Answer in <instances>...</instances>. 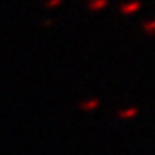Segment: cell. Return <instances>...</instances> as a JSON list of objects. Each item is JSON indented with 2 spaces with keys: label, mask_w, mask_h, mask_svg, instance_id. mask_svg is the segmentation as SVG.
<instances>
[{
  "label": "cell",
  "mask_w": 155,
  "mask_h": 155,
  "mask_svg": "<svg viewBox=\"0 0 155 155\" xmlns=\"http://www.w3.org/2000/svg\"><path fill=\"white\" fill-rule=\"evenodd\" d=\"M139 8H140V2H130V3H127V5H122L120 12L125 13V15H130V13H135Z\"/></svg>",
  "instance_id": "cell-1"
},
{
  "label": "cell",
  "mask_w": 155,
  "mask_h": 155,
  "mask_svg": "<svg viewBox=\"0 0 155 155\" xmlns=\"http://www.w3.org/2000/svg\"><path fill=\"white\" fill-rule=\"evenodd\" d=\"M106 5H107V0H91V2H89V8L94 10V12L102 10Z\"/></svg>",
  "instance_id": "cell-2"
},
{
  "label": "cell",
  "mask_w": 155,
  "mask_h": 155,
  "mask_svg": "<svg viewBox=\"0 0 155 155\" xmlns=\"http://www.w3.org/2000/svg\"><path fill=\"white\" fill-rule=\"evenodd\" d=\"M143 30L149 33V35H155V20L153 21H147V23L143 25Z\"/></svg>",
  "instance_id": "cell-3"
},
{
  "label": "cell",
  "mask_w": 155,
  "mask_h": 155,
  "mask_svg": "<svg viewBox=\"0 0 155 155\" xmlns=\"http://www.w3.org/2000/svg\"><path fill=\"white\" fill-rule=\"evenodd\" d=\"M137 112H139L137 107H132V109H129V110H122L119 116H120V117H132V116H135Z\"/></svg>",
  "instance_id": "cell-4"
},
{
  "label": "cell",
  "mask_w": 155,
  "mask_h": 155,
  "mask_svg": "<svg viewBox=\"0 0 155 155\" xmlns=\"http://www.w3.org/2000/svg\"><path fill=\"white\" fill-rule=\"evenodd\" d=\"M97 104H99L97 99H93V102H83V104H81V107H83V109H93Z\"/></svg>",
  "instance_id": "cell-5"
},
{
  "label": "cell",
  "mask_w": 155,
  "mask_h": 155,
  "mask_svg": "<svg viewBox=\"0 0 155 155\" xmlns=\"http://www.w3.org/2000/svg\"><path fill=\"white\" fill-rule=\"evenodd\" d=\"M58 3H61V0H51V2H48V3H46V7H48V8H51V7L58 5Z\"/></svg>",
  "instance_id": "cell-6"
}]
</instances>
